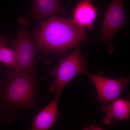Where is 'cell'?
Listing matches in <instances>:
<instances>
[{"mask_svg": "<svg viewBox=\"0 0 130 130\" xmlns=\"http://www.w3.org/2000/svg\"><path fill=\"white\" fill-rule=\"evenodd\" d=\"M0 87V119L8 123L20 109L33 107L37 100L38 80L34 72L8 71Z\"/></svg>", "mask_w": 130, "mask_h": 130, "instance_id": "1", "label": "cell"}, {"mask_svg": "<svg viewBox=\"0 0 130 130\" xmlns=\"http://www.w3.org/2000/svg\"><path fill=\"white\" fill-rule=\"evenodd\" d=\"M33 35L37 51L60 55L88 40L85 31L78 29L71 19L55 16L43 21Z\"/></svg>", "mask_w": 130, "mask_h": 130, "instance_id": "2", "label": "cell"}, {"mask_svg": "<svg viewBox=\"0 0 130 130\" xmlns=\"http://www.w3.org/2000/svg\"><path fill=\"white\" fill-rule=\"evenodd\" d=\"M86 59L80 51V46L67 57L60 56L59 64L50 73L55 79L49 89L50 93L56 91L59 97L65 86L77 75L87 74Z\"/></svg>", "mask_w": 130, "mask_h": 130, "instance_id": "3", "label": "cell"}, {"mask_svg": "<svg viewBox=\"0 0 130 130\" xmlns=\"http://www.w3.org/2000/svg\"><path fill=\"white\" fill-rule=\"evenodd\" d=\"M19 19L18 36L12 43L16 55V66L13 70L19 73H31L34 72L37 63L36 46L26 28L29 24L28 20L22 17Z\"/></svg>", "mask_w": 130, "mask_h": 130, "instance_id": "4", "label": "cell"}, {"mask_svg": "<svg viewBox=\"0 0 130 130\" xmlns=\"http://www.w3.org/2000/svg\"><path fill=\"white\" fill-rule=\"evenodd\" d=\"M127 21L124 0H112L101 26V36L93 41L103 42L107 46L108 53H113L115 50L112 43L114 37L121 27L125 25Z\"/></svg>", "mask_w": 130, "mask_h": 130, "instance_id": "5", "label": "cell"}, {"mask_svg": "<svg viewBox=\"0 0 130 130\" xmlns=\"http://www.w3.org/2000/svg\"><path fill=\"white\" fill-rule=\"evenodd\" d=\"M88 76L97 91L98 101L102 102H111L118 98L130 82L129 77L113 79L101 75Z\"/></svg>", "mask_w": 130, "mask_h": 130, "instance_id": "6", "label": "cell"}, {"mask_svg": "<svg viewBox=\"0 0 130 130\" xmlns=\"http://www.w3.org/2000/svg\"><path fill=\"white\" fill-rule=\"evenodd\" d=\"M98 12V9L93 5L92 0H79L74 8L71 20L81 30L91 29Z\"/></svg>", "mask_w": 130, "mask_h": 130, "instance_id": "7", "label": "cell"}, {"mask_svg": "<svg viewBox=\"0 0 130 130\" xmlns=\"http://www.w3.org/2000/svg\"><path fill=\"white\" fill-rule=\"evenodd\" d=\"M108 106L102 107L103 112H106L104 123L107 125L128 119L130 116V102L128 98L125 100L116 99Z\"/></svg>", "mask_w": 130, "mask_h": 130, "instance_id": "8", "label": "cell"}, {"mask_svg": "<svg viewBox=\"0 0 130 130\" xmlns=\"http://www.w3.org/2000/svg\"><path fill=\"white\" fill-rule=\"evenodd\" d=\"M59 97H56L36 115L31 126L32 130H48L51 128L58 118Z\"/></svg>", "mask_w": 130, "mask_h": 130, "instance_id": "9", "label": "cell"}, {"mask_svg": "<svg viewBox=\"0 0 130 130\" xmlns=\"http://www.w3.org/2000/svg\"><path fill=\"white\" fill-rule=\"evenodd\" d=\"M33 7L29 15L40 24L44 19L55 13L64 14L66 10L59 0H32Z\"/></svg>", "mask_w": 130, "mask_h": 130, "instance_id": "10", "label": "cell"}, {"mask_svg": "<svg viewBox=\"0 0 130 130\" xmlns=\"http://www.w3.org/2000/svg\"><path fill=\"white\" fill-rule=\"evenodd\" d=\"M0 61L6 66L8 71L13 70L16 63V53L13 48L0 47Z\"/></svg>", "mask_w": 130, "mask_h": 130, "instance_id": "11", "label": "cell"}, {"mask_svg": "<svg viewBox=\"0 0 130 130\" xmlns=\"http://www.w3.org/2000/svg\"><path fill=\"white\" fill-rule=\"evenodd\" d=\"M8 40L7 38L0 35V47L6 46Z\"/></svg>", "mask_w": 130, "mask_h": 130, "instance_id": "12", "label": "cell"}]
</instances>
